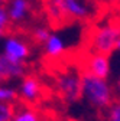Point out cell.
Instances as JSON below:
<instances>
[{"instance_id": "6da1fadb", "label": "cell", "mask_w": 120, "mask_h": 121, "mask_svg": "<svg viewBox=\"0 0 120 121\" xmlns=\"http://www.w3.org/2000/svg\"><path fill=\"white\" fill-rule=\"evenodd\" d=\"M101 23L103 22L100 23L87 22L83 25L78 46L90 53L109 58L117 48L120 33L117 29L110 26L107 22L106 25Z\"/></svg>"}, {"instance_id": "7a4b0ae2", "label": "cell", "mask_w": 120, "mask_h": 121, "mask_svg": "<svg viewBox=\"0 0 120 121\" xmlns=\"http://www.w3.org/2000/svg\"><path fill=\"white\" fill-rule=\"evenodd\" d=\"M81 81H83V94L97 111V118L100 121H106L109 110L117 101L116 91L111 89L106 81L96 78L94 75L81 71Z\"/></svg>"}, {"instance_id": "3957f363", "label": "cell", "mask_w": 120, "mask_h": 121, "mask_svg": "<svg viewBox=\"0 0 120 121\" xmlns=\"http://www.w3.org/2000/svg\"><path fill=\"white\" fill-rule=\"evenodd\" d=\"M20 89L22 92L19 95L26 102L32 105H52V107H55L54 91L46 84V81L39 75L36 65L22 77Z\"/></svg>"}, {"instance_id": "277c9868", "label": "cell", "mask_w": 120, "mask_h": 121, "mask_svg": "<svg viewBox=\"0 0 120 121\" xmlns=\"http://www.w3.org/2000/svg\"><path fill=\"white\" fill-rule=\"evenodd\" d=\"M35 65L36 62H26V60L14 62V60H10L6 55H0V84L7 82L16 77H23Z\"/></svg>"}, {"instance_id": "5b68a950", "label": "cell", "mask_w": 120, "mask_h": 121, "mask_svg": "<svg viewBox=\"0 0 120 121\" xmlns=\"http://www.w3.org/2000/svg\"><path fill=\"white\" fill-rule=\"evenodd\" d=\"M32 48L29 45L20 39H14V38H9L7 43H6V56L10 60L19 62V60H25L29 55L32 53Z\"/></svg>"}, {"instance_id": "8992f818", "label": "cell", "mask_w": 120, "mask_h": 121, "mask_svg": "<svg viewBox=\"0 0 120 121\" xmlns=\"http://www.w3.org/2000/svg\"><path fill=\"white\" fill-rule=\"evenodd\" d=\"M14 102L16 101H0V121H13Z\"/></svg>"}, {"instance_id": "52a82bcc", "label": "cell", "mask_w": 120, "mask_h": 121, "mask_svg": "<svg viewBox=\"0 0 120 121\" xmlns=\"http://www.w3.org/2000/svg\"><path fill=\"white\" fill-rule=\"evenodd\" d=\"M45 46H46V53H52V55H56L64 49L61 40L58 38H55V36H49V39L46 40V43H45Z\"/></svg>"}, {"instance_id": "ba28073f", "label": "cell", "mask_w": 120, "mask_h": 121, "mask_svg": "<svg viewBox=\"0 0 120 121\" xmlns=\"http://www.w3.org/2000/svg\"><path fill=\"white\" fill-rule=\"evenodd\" d=\"M18 98H19V92H18V91L0 86V101H16Z\"/></svg>"}, {"instance_id": "9c48e42d", "label": "cell", "mask_w": 120, "mask_h": 121, "mask_svg": "<svg viewBox=\"0 0 120 121\" xmlns=\"http://www.w3.org/2000/svg\"><path fill=\"white\" fill-rule=\"evenodd\" d=\"M106 121H120V98L117 97V101L113 104V107L107 112Z\"/></svg>"}, {"instance_id": "30bf717a", "label": "cell", "mask_w": 120, "mask_h": 121, "mask_svg": "<svg viewBox=\"0 0 120 121\" xmlns=\"http://www.w3.org/2000/svg\"><path fill=\"white\" fill-rule=\"evenodd\" d=\"M83 2H85V4H87L88 7H93V12H94V9L98 6V0H83Z\"/></svg>"}, {"instance_id": "8fae6325", "label": "cell", "mask_w": 120, "mask_h": 121, "mask_svg": "<svg viewBox=\"0 0 120 121\" xmlns=\"http://www.w3.org/2000/svg\"><path fill=\"white\" fill-rule=\"evenodd\" d=\"M116 95L120 97V79H119V82H117V92H116Z\"/></svg>"}, {"instance_id": "7c38bea8", "label": "cell", "mask_w": 120, "mask_h": 121, "mask_svg": "<svg viewBox=\"0 0 120 121\" xmlns=\"http://www.w3.org/2000/svg\"><path fill=\"white\" fill-rule=\"evenodd\" d=\"M7 2H9V0H0V6H6Z\"/></svg>"}, {"instance_id": "4fadbf2b", "label": "cell", "mask_w": 120, "mask_h": 121, "mask_svg": "<svg viewBox=\"0 0 120 121\" xmlns=\"http://www.w3.org/2000/svg\"><path fill=\"white\" fill-rule=\"evenodd\" d=\"M117 48H120V39H119V42H117Z\"/></svg>"}]
</instances>
